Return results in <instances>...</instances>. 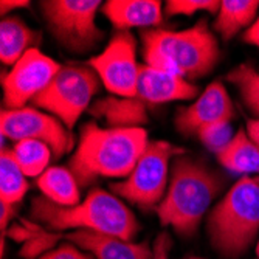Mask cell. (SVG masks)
Segmentation results:
<instances>
[{"label": "cell", "mask_w": 259, "mask_h": 259, "mask_svg": "<svg viewBox=\"0 0 259 259\" xmlns=\"http://www.w3.org/2000/svg\"><path fill=\"white\" fill-rule=\"evenodd\" d=\"M149 143L143 127L104 129L95 123L81 127L78 148L68 161V169L79 186L98 177L126 179Z\"/></svg>", "instance_id": "obj_1"}, {"label": "cell", "mask_w": 259, "mask_h": 259, "mask_svg": "<svg viewBox=\"0 0 259 259\" xmlns=\"http://www.w3.org/2000/svg\"><path fill=\"white\" fill-rule=\"evenodd\" d=\"M222 188V177L205 163L186 155L177 157L166 194L155 208L161 225L172 227L182 236H191Z\"/></svg>", "instance_id": "obj_2"}, {"label": "cell", "mask_w": 259, "mask_h": 259, "mask_svg": "<svg viewBox=\"0 0 259 259\" xmlns=\"http://www.w3.org/2000/svg\"><path fill=\"white\" fill-rule=\"evenodd\" d=\"M31 216L50 230L76 228V231H95L126 241L134 239L140 230L132 211L104 190H93L84 202L75 206H59L45 197H36Z\"/></svg>", "instance_id": "obj_3"}, {"label": "cell", "mask_w": 259, "mask_h": 259, "mask_svg": "<svg viewBox=\"0 0 259 259\" xmlns=\"http://www.w3.org/2000/svg\"><path fill=\"white\" fill-rule=\"evenodd\" d=\"M141 40L146 65L180 75L185 79L208 75L219 59L218 40L205 20L183 31L143 30Z\"/></svg>", "instance_id": "obj_4"}, {"label": "cell", "mask_w": 259, "mask_h": 259, "mask_svg": "<svg viewBox=\"0 0 259 259\" xmlns=\"http://www.w3.org/2000/svg\"><path fill=\"white\" fill-rule=\"evenodd\" d=\"M209 241L228 259L241 256L259 231V177L244 176L208 218Z\"/></svg>", "instance_id": "obj_5"}, {"label": "cell", "mask_w": 259, "mask_h": 259, "mask_svg": "<svg viewBox=\"0 0 259 259\" xmlns=\"http://www.w3.org/2000/svg\"><path fill=\"white\" fill-rule=\"evenodd\" d=\"M185 151L164 140H152L137 161L134 171L121 182L110 185V190L141 209L157 208L169 185V163Z\"/></svg>", "instance_id": "obj_6"}, {"label": "cell", "mask_w": 259, "mask_h": 259, "mask_svg": "<svg viewBox=\"0 0 259 259\" xmlns=\"http://www.w3.org/2000/svg\"><path fill=\"white\" fill-rule=\"evenodd\" d=\"M98 89L100 78L92 67L68 64L61 67L55 79L31 104L56 116L68 131H72L79 116L87 110L92 98L97 95Z\"/></svg>", "instance_id": "obj_7"}, {"label": "cell", "mask_w": 259, "mask_h": 259, "mask_svg": "<svg viewBox=\"0 0 259 259\" xmlns=\"http://www.w3.org/2000/svg\"><path fill=\"white\" fill-rule=\"evenodd\" d=\"M100 5V0H49L40 8L56 40L70 52L82 53L103 37L95 22Z\"/></svg>", "instance_id": "obj_8"}, {"label": "cell", "mask_w": 259, "mask_h": 259, "mask_svg": "<svg viewBox=\"0 0 259 259\" xmlns=\"http://www.w3.org/2000/svg\"><path fill=\"white\" fill-rule=\"evenodd\" d=\"M0 131L5 140H37L49 145L56 158L67 154L73 146V137L56 116L36 107L4 109L0 115Z\"/></svg>", "instance_id": "obj_9"}, {"label": "cell", "mask_w": 259, "mask_h": 259, "mask_svg": "<svg viewBox=\"0 0 259 259\" xmlns=\"http://www.w3.org/2000/svg\"><path fill=\"white\" fill-rule=\"evenodd\" d=\"M137 44L131 33L118 31L106 49L89 61L100 81L115 97H137L140 67L137 64Z\"/></svg>", "instance_id": "obj_10"}, {"label": "cell", "mask_w": 259, "mask_h": 259, "mask_svg": "<svg viewBox=\"0 0 259 259\" xmlns=\"http://www.w3.org/2000/svg\"><path fill=\"white\" fill-rule=\"evenodd\" d=\"M61 67L39 49L28 50L2 78L5 109L27 107V103H31L42 90L49 87Z\"/></svg>", "instance_id": "obj_11"}, {"label": "cell", "mask_w": 259, "mask_h": 259, "mask_svg": "<svg viewBox=\"0 0 259 259\" xmlns=\"http://www.w3.org/2000/svg\"><path fill=\"white\" fill-rule=\"evenodd\" d=\"M233 116L234 106L225 85L214 81L205 89L196 103L177 110L176 126L185 135H197L203 127L218 121H231Z\"/></svg>", "instance_id": "obj_12"}, {"label": "cell", "mask_w": 259, "mask_h": 259, "mask_svg": "<svg viewBox=\"0 0 259 259\" xmlns=\"http://www.w3.org/2000/svg\"><path fill=\"white\" fill-rule=\"evenodd\" d=\"M197 87L180 75L164 72L149 65H141L137 82V97L146 104H163L169 101L191 100Z\"/></svg>", "instance_id": "obj_13"}, {"label": "cell", "mask_w": 259, "mask_h": 259, "mask_svg": "<svg viewBox=\"0 0 259 259\" xmlns=\"http://www.w3.org/2000/svg\"><path fill=\"white\" fill-rule=\"evenodd\" d=\"M65 239L81 250L90 251L97 259H152L154 250L148 242H132L123 238L95 231H73Z\"/></svg>", "instance_id": "obj_14"}, {"label": "cell", "mask_w": 259, "mask_h": 259, "mask_svg": "<svg viewBox=\"0 0 259 259\" xmlns=\"http://www.w3.org/2000/svg\"><path fill=\"white\" fill-rule=\"evenodd\" d=\"M103 13L120 31L155 27L163 20L161 4L157 0H109Z\"/></svg>", "instance_id": "obj_15"}, {"label": "cell", "mask_w": 259, "mask_h": 259, "mask_svg": "<svg viewBox=\"0 0 259 259\" xmlns=\"http://www.w3.org/2000/svg\"><path fill=\"white\" fill-rule=\"evenodd\" d=\"M89 112L97 118H103L113 129L141 127V124L148 123L146 103L138 97H106L93 103Z\"/></svg>", "instance_id": "obj_16"}, {"label": "cell", "mask_w": 259, "mask_h": 259, "mask_svg": "<svg viewBox=\"0 0 259 259\" xmlns=\"http://www.w3.org/2000/svg\"><path fill=\"white\" fill-rule=\"evenodd\" d=\"M39 34L19 17H4L0 23V59L14 65L31 49H37Z\"/></svg>", "instance_id": "obj_17"}, {"label": "cell", "mask_w": 259, "mask_h": 259, "mask_svg": "<svg viewBox=\"0 0 259 259\" xmlns=\"http://www.w3.org/2000/svg\"><path fill=\"white\" fill-rule=\"evenodd\" d=\"M216 157L225 169L234 174H259V146L244 129L234 134L233 140Z\"/></svg>", "instance_id": "obj_18"}, {"label": "cell", "mask_w": 259, "mask_h": 259, "mask_svg": "<svg viewBox=\"0 0 259 259\" xmlns=\"http://www.w3.org/2000/svg\"><path fill=\"white\" fill-rule=\"evenodd\" d=\"M36 183L44 197L59 206H75L79 203V183L68 168L50 166L37 177Z\"/></svg>", "instance_id": "obj_19"}, {"label": "cell", "mask_w": 259, "mask_h": 259, "mask_svg": "<svg viewBox=\"0 0 259 259\" xmlns=\"http://www.w3.org/2000/svg\"><path fill=\"white\" fill-rule=\"evenodd\" d=\"M257 8V0H222L219 14L214 20V30L224 40H230L242 28L253 25Z\"/></svg>", "instance_id": "obj_20"}, {"label": "cell", "mask_w": 259, "mask_h": 259, "mask_svg": "<svg viewBox=\"0 0 259 259\" xmlns=\"http://www.w3.org/2000/svg\"><path fill=\"white\" fill-rule=\"evenodd\" d=\"M28 191V180L17 164L11 149H2L0 155V196L2 203L16 205Z\"/></svg>", "instance_id": "obj_21"}, {"label": "cell", "mask_w": 259, "mask_h": 259, "mask_svg": "<svg viewBox=\"0 0 259 259\" xmlns=\"http://www.w3.org/2000/svg\"><path fill=\"white\" fill-rule=\"evenodd\" d=\"M11 152L27 177H40L49 169L52 157H55L52 148L37 140L19 141L13 146Z\"/></svg>", "instance_id": "obj_22"}, {"label": "cell", "mask_w": 259, "mask_h": 259, "mask_svg": "<svg viewBox=\"0 0 259 259\" xmlns=\"http://www.w3.org/2000/svg\"><path fill=\"white\" fill-rule=\"evenodd\" d=\"M227 79L238 87L244 104L259 118V73L248 64H241L228 72Z\"/></svg>", "instance_id": "obj_23"}, {"label": "cell", "mask_w": 259, "mask_h": 259, "mask_svg": "<svg viewBox=\"0 0 259 259\" xmlns=\"http://www.w3.org/2000/svg\"><path fill=\"white\" fill-rule=\"evenodd\" d=\"M231 121H218L213 123L202 131H199L197 137L200 138L202 143L213 152H221L230 141L233 140V129H231Z\"/></svg>", "instance_id": "obj_24"}, {"label": "cell", "mask_w": 259, "mask_h": 259, "mask_svg": "<svg viewBox=\"0 0 259 259\" xmlns=\"http://www.w3.org/2000/svg\"><path fill=\"white\" fill-rule=\"evenodd\" d=\"M221 8V2L218 0H169L164 7L166 16H193L197 11L216 13Z\"/></svg>", "instance_id": "obj_25"}, {"label": "cell", "mask_w": 259, "mask_h": 259, "mask_svg": "<svg viewBox=\"0 0 259 259\" xmlns=\"http://www.w3.org/2000/svg\"><path fill=\"white\" fill-rule=\"evenodd\" d=\"M37 259H92L87 253H84L79 247L76 245H61L55 250H49L45 254H42Z\"/></svg>", "instance_id": "obj_26"}, {"label": "cell", "mask_w": 259, "mask_h": 259, "mask_svg": "<svg viewBox=\"0 0 259 259\" xmlns=\"http://www.w3.org/2000/svg\"><path fill=\"white\" fill-rule=\"evenodd\" d=\"M171 248V241L166 233H161L155 239L154 245V257L152 259H168V251Z\"/></svg>", "instance_id": "obj_27"}, {"label": "cell", "mask_w": 259, "mask_h": 259, "mask_svg": "<svg viewBox=\"0 0 259 259\" xmlns=\"http://www.w3.org/2000/svg\"><path fill=\"white\" fill-rule=\"evenodd\" d=\"M242 40L259 49V17L253 22V25L250 28H247V31L242 36Z\"/></svg>", "instance_id": "obj_28"}, {"label": "cell", "mask_w": 259, "mask_h": 259, "mask_svg": "<svg viewBox=\"0 0 259 259\" xmlns=\"http://www.w3.org/2000/svg\"><path fill=\"white\" fill-rule=\"evenodd\" d=\"M28 5L30 2H27V0H2V2H0V10H2V16L7 17L8 11L16 10V8H25Z\"/></svg>", "instance_id": "obj_29"}, {"label": "cell", "mask_w": 259, "mask_h": 259, "mask_svg": "<svg viewBox=\"0 0 259 259\" xmlns=\"http://www.w3.org/2000/svg\"><path fill=\"white\" fill-rule=\"evenodd\" d=\"M0 214H2V234H4L8 228V221L14 214V206L7 205V203H0Z\"/></svg>", "instance_id": "obj_30"}, {"label": "cell", "mask_w": 259, "mask_h": 259, "mask_svg": "<svg viewBox=\"0 0 259 259\" xmlns=\"http://www.w3.org/2000/svg\"><path fill=\"white\" fill-rule=\"evenodd\" d=\"M247 135L251 138V141L259 146V118H254V120H248L247 121V129H245Z\"/></svg>", "instance_id": "obj_31"}, {"label": "cell", "mask_w": 259, "mask_h": 259, "mask_svg": "<svg viewBox=\"0 0 259 259\" xmlns=\"http://www.w3.org/2000/svg\"><path fill=\"white\" fill-rule=\"evenodd\" d=\"M256 256H257V259H259V241H257V245H256Z\"/></svg>", "instance_id": "obj_32"}, {"label": "cell", "mask_w": 259, "mask_h": 259, "mask_svg": "<svg viewBox=\"0 0 259 259\" xmlns=\"http://www.w3.org/2000/svg\"><path fill=\"white\" fill-rule=\"evenodd\" d=\"M188 259H202V257H196V256H193V257H188Z\"/></svg>", "instance_id": "obj_33"}]
</instances>
